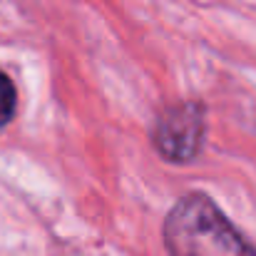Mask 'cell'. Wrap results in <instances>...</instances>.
<instances>
[{"label":"cell","mask_w":256,"mask_h":256,"mask_svg":"<svg viewBox=\"0 0 256 256\" xmlns=\"http://www.w3.org/2000/svg\"><path fill=\"white\" fill-rule=\"evenodd\" d=\"M15 112V87L5 72H0V127L10 122Z\"/></svg>","instance_id":"cell-3"},{"label":"cell","mask_w":256,"mask_h":256,"mask_svg":"<svg viewBox=\"0 0 256 256\" xmlns=\"http://www.w3.org/2000/svg\"><path fill=\"white\" fill-rule=\"evenodd\" d=\"M170 256H256V249L206 194H186L164 222Z\"/></svg>","instance_id":"cell-1"},{"label":"cell","mask_w":256,"mask_h":256,"mask_svg":"<svg viewBox=\"0 0 256 256\" xmlns=\"http://www.w3.org/2000/svg\"><path fill=\"white\" fill-rule=\"evenodd\" d=\"M204 140V112L199 104L186 102L167 110L154 127V144L174 162H189Z\"/></svg>","instance_id":"cell-2"}]
</instances>
